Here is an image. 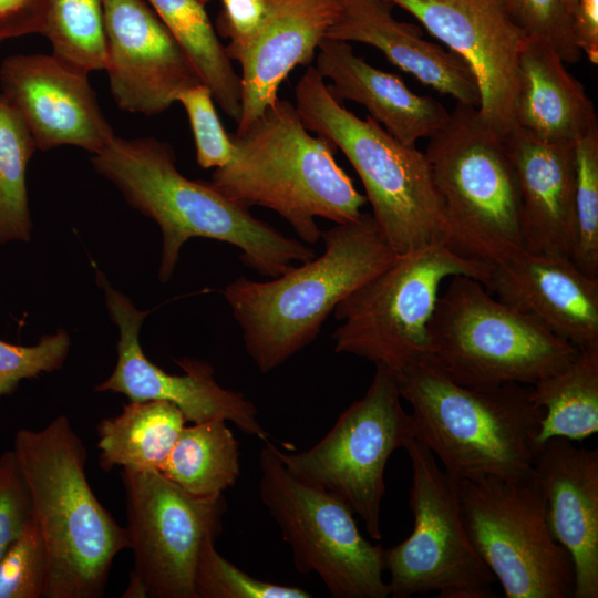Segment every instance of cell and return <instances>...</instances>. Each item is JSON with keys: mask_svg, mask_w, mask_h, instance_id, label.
Masks as SVG:
<instances>
[{"mask_svg": "<svg viewBox=\"0 0 598 598\" xmlns=\"http://www.w3.org/2000/svg\"><path fill=\"white\" fill-rule=\"evenodd\" d=\"M92 164L132 207L159 226L163 241L158 278L164 283L172 278L184 244L196 237L238 247L244 265L270 278L316 256L309 245L257 219L248 207L228 198L209 182L185 177L176 167L172 146L165 142L114 135L93 154Z\"/></svg>", "mask_w": 598, "mask_h": 598, "instance_id": "6da1fadb", "label": "cell"}, {"mask_svg": "<svg viewBox=\"0 0 598 598\" xmlns=\"http://www.w3.org/2000/svg\"><path fill=\"white\" fill-rule=\"evenodd\" d=\"M319 257L270 281L238 277L224 289L246 351L262 373L315 341L337 305L396 257L368 213L322 230Z\"/></svg>", "mask_w": 598, "mask_h": 598, "instance_id": "7a4b0ae2", "label": "cell"}, {"mask_svg": "<svg viewBox=\"0 0 598 598\" xmlns=\"http://www.w3.org/2000/svg\"><path fill=\"white\" fill-rule=\"evenodd\" d=\"M229 136L231 156L209 182L228 198L276 212L308 245L321 239L316 218L343 224L361 216L367 198L338 165L337 147L310 134L295 104L277 99Z\"/></svg>", "mask_w": 598, "mask_h": 598, "instance_id": "3957f363", "label": "cell"}, {"mask_svg": "<svg viewBox=\"0 0 598 598\" xmlns=\"http://www.w3.org/2000/svg\"><path fill=\"white\" fill-rule=\"evenodd\" d=\"M13 452L48 549L43 598L103 597L128 536L90 486L84 443L68 416L59 415L39 431L19 430Z\"/></svg>", "mask_w": 598, "mask_h": 598, "instance_id": "277c9868", "label": "cell"}, {"mask_svg": "<svg viewBox=\"0 0 598 598\" xmlns=\"http://www.w3.org/2000/svg\"><path fill=\"white\" fill-rule=\"evenodd\" d=\"M394 378L412 408L414 437L455 482L533 473L544 409L533 401L532 385L470 388L426 364L412 365Z\"/></svg>", "mask_w": 598, "mask_h": 598, "instance_id": "5b68a950", "label": "cell"}, {"mask_svg": "<svg viewBox=\"0 0 598 598\" xmlns=\"http://www.w3.org/2000/svg\"><path fill=\"white\" fill-rule=\"evenodd\" d=\"M443 210L442 244L493 267L524 248L518 179L505 138L456 103L424 153Z\"/></svg>", "mask_w": 598, "mask_h": 598, "instance_id": "8992f818", "label": "cell"}, {"mask_svg": "<svg viewBox=\"0 0 598 598\" xmlns=\"http://www.w3.org/2000/svg\"><path fill=\"white\" fill-rule=\"evenodd\" d=\"M295 99L306 127L331 141L355 169L371 215L396 255L442 241V204L424 153L370 115L363 120L349 111L315 66L299 79Z\"/></svg>", "mask_w": 598, "mask_h": 598, "instance_id": "52a82bcc", "label": "cell"}, {"mask_svg": "<svg viewBox=\"0 0 598 598\" xmlns=\"http://www.w3.org/2000/svg\"><path fill=\"white\" fill-rule=\"evenodd\" d=\"M427 330L426 365L470 388L533 385L564 370L579 353L536 318L462 275L448 278Z\"/></svg>", "mask_w": 598, "mask_h": 598, "instance_id": "ba28073f", "label": "cell"}, {"mask_svg": "<svg viewBox=\"0 0 598 598\" xmlns=\"http://www.w3.org/2000/svg\"><path fill=\"white\" fill-rule=\"evenodd\" d=\"M491 267L464 259L442 243L404 254L340 301L333 310L337 353L353 354L398 374L426 364L427 326L441 283L468 276L487 283Z\"/></svg>", "mask_w": 598, "mask_h": 598, "instance_id": "9c48e42d", "label": "cell"}, {"mask_svg": "<svg viewBox=\"0 0 598 598\" xmlns=\"http://www.w3.org/2000/svg\"><path fill=\"white\" fill-rule=\"evenodd\" d=\"M457 493L470 540L506 598L573 597V560L549 530L533 473L463 480Z\"/></svg>", "mask_w": 598, "mask_h": 598, "instance_id": "30bf717a", "label": "cell"}, {"mask_svg": "<svg viewBox=\"0 0 598 598\" xmlns=\"http://www.w3.org/2000/svg\"><path fill=\"white\" fill-rule=\"evenodd\" d=\"M259 454V496L291 548L296 569L316 573L334 598H386L384 549L360 533L353 512L282 463L265 441Z\"/></svg>", "mask_w": 598, "mask_h": 598, "instance_id": "8fae6325", "label": "cell"}, {"mask_svg": "<svg viewBox=\"0 0 598 598\" xmlns=\"http://www.w3.org/2000/svg\"><path fill=\"white\" fill-rule=\"evenodd\" d=\"M374 365L365 394L339 415L322 440L299 453L277 447V454L292 474L341 499L369 536L380 540L385 465L395 450L415 437L394 374Z\"/></svg>", "mask_w": 598, "mask_h": 598, "instance_id": "7c38bea8", "label": "cell"}, {"mask_svg": "<svg viewBox=\"0 0 598 598\" xmlns=\"http://www.w3.org/2000/svg\"><path fill=\"white\" fill-rule=\"evenodd\" d=\"M412 467L409 506L411 535L384 549L390 596L409 598L434 592L437 598H492L495 577L467 535L457 482L440 467L416 439L404 447Z\"/></svg>", "mask_w": 598, "mask_h": 598, "instance_id": "4fadbf2b", "label": "cell"}, {"mask_svg": "<svg viewBox=\"0 0 598 598\" xmlns=\"http://www.w3.org/2000/svg\"><path fill=\"white\" fill-rule=\"evenodd\" d=\"M128 549L134 556L125 598H197L205 543L223 529V494L194 496L157 470L122 468Z\"/></svg>", "mask_w": 598, "mask_h": 598, "instance_id": "5bb4252c", "label": "cell"}, {"mask_svg": "<svg viewBox=\"0 0 598 598\" xmlns=\"http://www.w3.org/2000/svg\"><path fill=\"white\" fill-rule=\"evenodd\" d=\"M411 13L473 72L480 120L502 137L515 128L519 54L527 35L504 0H388Z\"/></svg>", "mask_w": 598, "mask_h": 598, "instance_id": "9a60e30c", "label": "cell"}, {"mask_svg": "<svg viewBox=\"0 0 598 598\" xmlns=\"http://www.w3.org/2000/svg\"><path fill=\"white\" fill-rule=\"evenodd\" d=\"M97 283L104 290L111 319L120 330L117 361L112 374L94 388L96 392H115L130 401H167L175 404L186 422L223 420L264 442L268 432L258 421L252 402L243 393L220 386L214 368L200 360L175 359L184 374H169L151 362L140 343V329L150 311L138 310L128 297L115 290L97 270Z\"/></svg>", "mask_w": 598, "mask_h": 598, "instance_id": "2e32d148", "label": "cell"}, {"mask_svg": "<svg viewBox=\"0 0 598 598\" xmlns=\"http://www.w3.org/2000/svg\"><path fill=\"white\" fill-rule=\"evenodd\" d=\"M111 93L124 111L155 115L203 83L187 53L144 0H102Z\"/></svg>", "mask_w": 598, "mask_h": 598, "instance_id": "e0dca14e", "label": "cell"}, {"mask_svg": "<svg viewBox=\"0 0 598 598\" xmlns=\"http://www.w3.org/2000/svg\"><path fill=\"white\" fill-rule=\"evenodd\" d=\"M0 86L37 148L72 145L96 154L114 136L87 74L52 54L6 58L0 65Z\"/></svg>", "mask_w": 598, "mask_h": 598, "instance_id": "ac0fdd59", "label": "cell"}, {"mask_svg": "<svg viewBox=\"0 0 598 598\" xmlns=\"http://www.w3.org/2000/svg\"><path fill=\"white\" fill-rule=\"evenodd\" d=\"M485 287L578 350L598 349V278L569 256L523 249L493 266Z\"/></svg>", "mask_w": 598, "mask_h": 598, "instance_id": "d6986e66", "label": "cell"}, {"mask_svg": "<svg viewBox=\"0 0 598 598\" xmlns=\"http://www.w3.org/2000/svg\"><path fill=\"white\" fill-rule=\"evenodd\" d=\"M553 437L534 450L533 474L549 530L570 555L574 598L598 597V451Z\"/></svg>", "mask_w": 598, "mask_h": 598, "instance_id": "ffe728a7", "label": "cell"}, {"mask_svg": "<svg viewBox=\"0 0 598 598\" xmlns=\"http://www.w3.org/2000/svg\"><path fill=\"white\" fill-rule=\"evenodd\" d=\"M338 12V0H268L259 29L234 59L241 69L236 133L276 102L280 84L297 65L312 62Z\"/></svg>", "mask_w": 598, "mask_h": 598, "instance_id": "44dd1931", "label": "cell"}, {"mask_svg": "<svg viewBox=\"0 0 598 598\" xmlns=\"http://www.w3.org/2000/svg\"><path fill=\"white\" fill-rule=\"evenodd\" d=\"M339 12L326 38L360 42L380 50L395 66L422 84L477 109L480 92L466 62L423 38L421 29L393 17L388 0H338Z\"/></svg>", "mask_w": 598, "mask_h": 598, "instance_id": "7402d4cb", "label": "cell"}, {"mask_svg": "<svg viewBox=\"0 0 598 598\" xmlns=\"http://www.w3.org/2000/svg\"><path fill=\"white\" fill-rule=\"evenodd\" d=\"M505 142L518 179L524 248L570 257L575 225V144L544 142L517 127Z\"/></svg>", "mask_w": 598, "mask_h": 598, "instance_id": "603a6c76", "label": "cell"}, {"mask_svg": "<svg viewBox=\"0 0 598 598\" xmlns=\"http://www.w3.org/2000/svg\"><path fill=\"white\" fill-rule=\"evenodd\" d=\"M315 66L330 80L338 100L363 105L370 116L401 143L415 146L448 120L450 112L435 99L411 91L395 74L377 69L354 54L349 42L324 38Z\"/></svg>", "mask_w": 598, "mask_h": 598, "instance_id": "cb8c5ba5", "label": "cell"}, {"mask_svg": "<svg viewBox=\"0 0 598 598\" xmlns=\"http://www.w3.org/2000/svg\"><path fill=\"white\" fill-rule=\"evenodd\" d=\"M518 69L515 127L544 142L568 144L598 127L585 87L548 43L527 38Z\"/></svg>", "mask_w": 598, "mask_h": 598, "instance_id": "d4e9b609", "label": "cell"}, {"mask_svg": "<svg viewBox=\"0 0 598 598\" xmlns=\"http://www.w3.org/2000/svg\"><path fill=\"white\" fill-rule=\"evenodd\" d=\"M186 420L167 401H131L120 414L97 424L99 465L157 470L167 460Z\"/></svg>", "mask_w": 598, "mask_h": 598, "instance_id": "484cf974", "label": "cell"}, {"mask_svg": "<svg viewBox=\"0 0 598 598\" xmlns=\"http://www.w3.org/2000/svg\"><path fill=\"white\" fill-rule=\"evenodd\" d=\"M544 409L535 447L553 437L582 441L598 432V349L579 350L564 370L532 385Z\"/></svg>", "mask_w": 598, "mask_h": 598, "instance_id": "4316f807", "label": "cell"}, {"mask_svg": "<svg viewBox=\"0 0 598 598\" xmlns=\"http://www.w3.org/2000/svg\"><path fill=\"white\" fill-rule=\"evenodd\" d=\"M187 53L214 101L231 120L241 115V83L198 0H147Z\"/></svg>", "mask_w": 598, "mask_h": 598, "instance_id": "83f0119b", "label": "cell"}, {"mask_svg": "<svg viewBox=\"0 0 598 598\" xmlns=\"http://www.w3.org/2000/svg\"><path fill=\"white\" fill-rule=\"evenodd\" d=\"M159 472L194 496L220 495L239 477L238 442L223 420L184 426Z\"/></svg>", "mask_w": 598, "mask_h": 598, "instance_id": "f1b7e54d", "label": "cell"}, {"mask_svg": "<svg viewBox=\"0 0 598 598\" xmlns=\"http://www.w3.org/2000/svg\"><path fill=\"white\" fill-rule=\"evenodd\" d=\"M35 150L25 123L0 94V244L31 237L25 173Z\"/></svg>", "mask_w": 598, "mask_h": 598, "instance_id": "f546056e", "label": "cell"}, {"mask_svg": "<svg viewBox=\"0 0 598 598\" xmlns=\"http://www.w3.org/2000/svg\"><path fill=\"white\" fill-rule=\"evenodd\" d=\"M43 34L52 55L89 74L105 70L106 34L102 0H48Z\"/></svg>", "mask_w": 598, "mask_h": 598, "instance_id": "4dcf8cb0", "label": "cell"}, {"mask_svg": "<svg viewBox=\"0 0 598 598\" xmlns=\"http://www.w3.org/2000/svg\"><path fill=\"white\" fill-rule=\"evenodd\" d=\"M575 225L570 258L598 278V127L575 143Z\"/></svg>", "mask_w": 598, "mask_h": 598, "instance_id": "1f68e13d", "label": "cell"}, {"mask_svg": "<svg viewBox=\"0 0 598 598\" xmlns=\"http://www.w3.org/2000/svg\"><path fill=\"white\" fill-rule=\"evenodd\" d=\"M209 539L196 570L197 598H310L307 590L259 580L224 558Z\"/></svg>", "mask_w": 598, "mask_h": 598, "instance_id": "d6a6232c", "label": "cell"}, {"mask_svg": "<svg viewBox=\"0 0 598 598\" xmlns=\"http://www.w3.org/2000/svg\"><path fill=\"white\" fill-rule=\"evenodd\" d=\"M49 555L35 514L0 558V598H43Z\"/></svg>", "mask_w": 598, "mask_h": 598, "instance_id": "836d02e7", "label": "cell"}, {"mask_svg": "<svg viewBox=\"0 0 598 598\" xmlns=\"http://www.w3.org/2000/svg\"><path fill=\"white\" fill-rule=\"evenodd\" d=\"M504 3L527 38L548 43L565 63L581 59L571 35L576 0H504Z\"/></svg>", "mask_w": 598, "mask_h": 598, "instance_id": "e575fe53", "label": "cell"}, {"mask_svg": "<svg viewBox=\"0 0 598 598\" xmlns=\"http://www.w3.org/2000/svg\"><path fill=\"white\" fill-rule=\"evenodd\" d=\"M69 349L70 336L64 329L43 336L34 346L0 340V398L12 394L23 379L60 370Z\"/></svg>", "mask_w": 598, "mask_h": 598, "instance_id": "d590c367", "label": "cell"}, {"mask_svg": "<svg viewBox=\"0 0 598 598\" xmlns=\"http://www.w3.org/2000/svg\"><path fill=\"white\" fill-rule=\"evenodd\" d=\"M176 102L185 109L194 134L196 159L200 167H221L230 158L233 143L214 105L210 89L198 83L178 93Z\"/></svg>", "mask_w": 598, "mask_h": 598, "instance_id": "8d00e7d4", "label": "cell"}, {"mask_svg": "<svg viewBox=\"0 0 598 598\" xmlns=\"http://www.w3.org/2000/svg\"><path fill=\"white\" fill-rule=\"evenodd\" d=\"M34 514L31 493L12 451L0 455V558Z\"/></svg>", "mask_w": 598, "mask_h": 598, "instance_id": "74e56055", "label": "cell"}, {"mask_svg": "<svg viewBox=\"0 0 598 598\" xmlns=\"http://www.w3.org/2000/svg\"><path fill=\"white\" fill-rule=\"evenodd\" d=\"M221 3L217 29L218 33L229 39L225 51L234 61L259 29L268 10V0H221Z\"/></svg>", "mask_w": 598, "mask_h": 598, "instance_id": "f35d334b", "label": "cell"}, {"mask_svg": "<svg viewBox=\"0 0 598 598\" xmlns=\"http://www.w3.org/2000/svg\"><path fill=\"white\" fill-rule=\"evenodd\" d=\"M48 0H0V42L30 33H42Z\"/></svg>", "mask_w": 598, "mask_h": 598, "instance_id": "ab89813d", "label": "cell"}, {"mask_svg": "<svg viewBox=\"0 0 598 598\" xmlns=\"http://www.w3.org/2000/svg\"><path fill=\"white\" fill-rule=\"evenodd\" d=\"M575 45L592 64H598V0H576L571 14Z\"/></svg>", "mask_w": 598, "mask_h": 598, "instance_id": "60d3db41", "label": "cell"}, {"mask_svg": "<svg viewBox=\"0 0 598 598\" xmlns=\"http://www.w3.org/2000/svg\"><path fill=\"white\" fill-rule=\"evenodd\" d=\"M203 6L206 4L210 0H198Z\"/></svg>", "mask_w": 598, "mask_h": 598, "instance_id": "b9f144b4", "label": "cell"}]
</instances>
